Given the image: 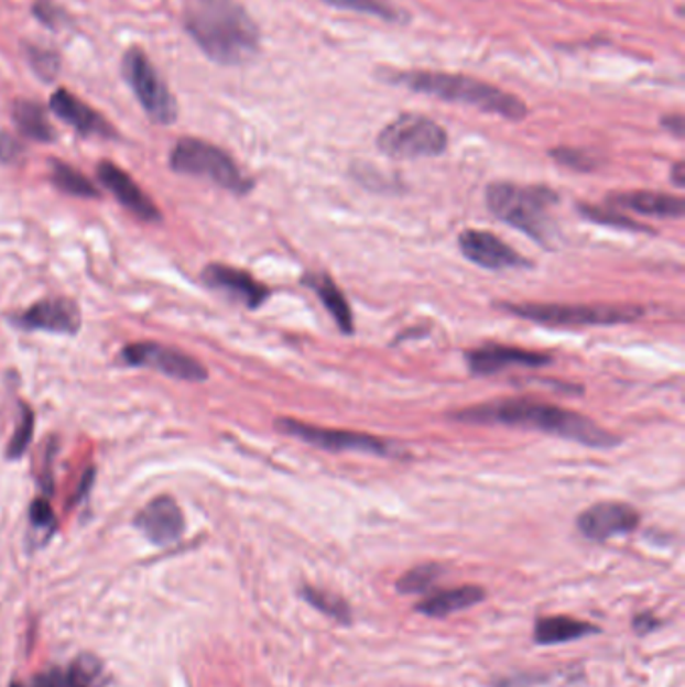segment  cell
Listing matches in <instances>:
<instances>
[{
	"label": "cell",
	"instance_id": "25",
	"mask_svg": "<svg viewBox=\"0 0 685 687\" xmlns=\"http://www.w3.org/2000/svg\"><path fill=\"white\" fill-rule=\"evenodd\" d=\"M302 597L308 601L312 608L318 609L324 615L336 619L338 623L342 625H350L352 623V611L350 606L344 601L342 597L336 596V593H328V591H322L316 587H302Z\"/></svg>",
	"mask_w": 685,
	"mask_h": 687
},
{
	"label": "cell",
	"instance_id": "23",
	"mask_svg": "<svg viewBox=\"0 0 685 687\" xmlns=\"http://www.w3.org/2000/svg\"><path fill=\"white\" fill-rule=\"evenodd\" d=\"M599 628L567 615H551L535 621L533 637L539 645H557V643L575 642L587 635L599 633Z\"/></svg>",
	"mask_w": 685,
	"mask_h": 687
},
{
	"label": "cell",
	"instance_id": "8",
	"mask_svg": "<svg viewBox=\"0 0 685 687\" xmlns=\"http://www.w3.org/2000/svg\"><path fill=\"white\" fill-rule=\"evenodd\" d=\"M123 77L153 123L160 126L175 123L177 119L175 97L139 46H131L127 51L123 57Z\"/></svg>",
	"mask_w": 685,
	"mask_h": 687
},
{
	"label": "cell",
	"instance_id": "27",
	"mask_svg": "<svg viewBox=\"0 0 685 687\" xmlns=\"http://www.w3.org/2000/svg\"><path fill=\"white\" fill-rule=\"evenodd\" d=\"M322 2L330 4L334 9L370 14V17H377L380 21H387V23L406 21L404 12L399 11L396 7H392L390 2H384V0H322Z\"/></svg>",
	"mask_w": 685,
	"mask_h": 687
},
{
	"label": "cell",
	"instance_id": "36",
	"mask_svg": "<svg viewBox=\"0 0 685 687\" xmlns=\"http://www.w3.org/2000/svg\"><path fill=\"white\" fill-rule=\"evenodd\" d=\"M665 129L674 131L675 138H682L684 135V117L682 115H670L662 121Z\"/></svg>",
	"mask_w": 685,
	"mask_h": 687
},
{
	"label": "cell",
	"instance_id": "30",
	"mask_svg": "<svg viewBox=\"0 0 685 687\" xmlns=\"http://www.w3.org/2000/svg\"><path fill=\"white\" fill-rule=\"evenodd\" d=\"M33 428H35V414L29 406H23L21 421H19V426H17L9 450H7L9 458H19L23 455L26 447H29V443H31V438H33Z\"/></svg>",
	"mask_w": 685,
	"mask_h": 687
},
{
	"label": "cell",
	"instance_id": "9",
	"mask_svg": "<svg viewBox=\"0 0 685 687\" xmlns=\"http://www.w3.org/2000/svg\"><path fill=\"white\" fill-rule=\"evenodd\" d=\"M275 430L282 435L294 436L297 440L322 448L331 452H368L377 457H396L402 452L396 445L389 443L387 438L355 433V430H338V428H324L314 424L302 423L296 418H278Z\"/></svg>",
	"mask_w": 685,
	"mask_h": 687
},
{
	"label": "cell",
	"instance_id": "35",
	"mask_svg": "<svg viewBox=\"0 0 685 687\" xmlns=\"http://www.w3.org/2000/svg\"><path fill=\"white\" fill-rule=\"evenodd\" d=\"M657 623H660V621L655 619V615H653L651 611H643V613L635 615V619H633V628H635V631H638L640 635H648V633H651V631L657 628Z\"/></svg>",
	"mask_w": 685,
	"mask_h": 687
},
{
	"label": "cell",
	"instance_id": "7",
	"mask_svg": "<svg viewBox=\"0 0 685 687\" xmlns=\"http://www.w3.org/2000/svg\"><path fill=\"white\" fill-rule=\"evenodd\" d=\"M378 150L394 160L438 157L446 151L448 138L443 127L424 115L402 113L390 121L377 138Z\"/></svg>",
	"mask_w": 685,
	"mask_h": 687
},
{
	"label": "cell",
	"instance_id": "3",
	"mask_svg": "<svg viewBox=\"0 0 685 687\" xmlns=\"http://www.w3.org/2000/svg\"><path fill=\"white\" fill-rule=\"evenodd\" d=\"M387 80L411 91L443 99L448 103L469 105L485 113L499 115L509 121L525 119L526 105L511 92L485 80L436 70H392Z\"/></svg>",
	"mask_w": 685,
	"mask_h": 687
},
{
	"label": "cell",
	"instance_id": "34",
	"mask_svg": "<svg viewBox=\"0 0 685 687\" xmlns=\"http://www.w3.org/2000/svg\"><path fill=\"white\" fill-rule=\"evenodd\" d=\"M31 523L33 527L46 531V533H53L57 527L53 506L46 503L45 499H36L35 503L31 504Z\"/></svg>",
	"mask_w": 685,
	"mask_h": 687
},
{
	"label": "cell",
	"instance_id": "2",
	"mask_svg": "<svg viewBox=\"0 0 685 687\" xmlns=\"http://www.w3.org/2000/svg\"><path fill=\"white\" fill-rule=\"evenodd\" d=\"M183 24L219 65H243L260 51V29L238 0H189Z\"/></svg>",
	"mask_w": 685,
	"mask_h": 687
},
{
	"label": "cell",
	"instance_id": "4",
	"mask_svg": "<svg viewBox=\"0 0 685 687\" xmlns=\"http://www.w3.org/2000/svg\"><path fill=\"white\" fill-rule=\"evenodd\" d=\"M485 199L494 218L548 246V238L553 236L548 209L559 201V195L551 187L499 182L487 187Z\"/></svg>",
	"mask_w": 685,
	"mask_h": 687
},
{
	"label": "cell",
	"instance_id": "26",
	"mask_svg": "<svg viewBox=\"0 0 685 687\" xmlns=\"http://www.w3.org/2000/svg\"><path fill=\"white\" fill-rule=\"evenodd\" d=\"M445 572V567L438 563H424L414 567L411 571L404 572L396 581V591L402 596H418L426 593L433 587L438 577Z\"/></svg>",
	"mask_w": 685,
	"mask_h": 687
},
{
	"label": "cell",
	"instance_id": "17",
	"mask_svg": "<svg viewBox=\"0 0 685 687\" xmlns=\"http://www.w3.org/2000/svg\"><path fill=\"white\" fill-rule=\"evenodd\" d=\"M97 177L117 197V201L133 211L138 218L160 221V209L121 167H117L111 161H104L97 165Z\"/></svg>",
	"mask_w": 685,
	"mask_h": 687
},
{
	"label": "cell",
	"instance_id": "14",
	"mask_svg": "<svg viewBox=\"0 0 685 687\" xmlns=\"http://www.w3.org/2000/svg\"><path fill=\"white\" fill-rule=\"evenodd\" d=\"M467 364L475 377H492L507 368H539L551 364V358L517 346L487 344L467 352Z\"/></svg>",
	"mask_w": 685,
	"mask_h": 687
},
{
	"label": "cell",
	"instance_id": "21",
	"mask_svg": "<svg viewBox=\"0 0 685 687\" xmlns=\"http://www.w3.org/2000/svg\"><path fill=\"white\" fill-rule=\"evenodd\" d=\"M482 599H485V589L482 587H479V585H463V587L446 589V591H441V593L426 597L414 609L418 613L426 615V618H448V615H453L457 611L477 606Z\"/></svg>",
	"mask_w": 685,
	"mask_h": 687
},
{
	"label": "cell",
	"instance_id": "20",
	"mask_svg": "<svg viewBox=\"0 0 685 687\" xmlns=\"http://www.w3.org/2000/svg\"><path fill=\"white\" fill-rule=\"evenodd\" d=\"M31 687H104L101 664L91 655H79L69 667H51L33 679Z\"/></svg>",
	"mask_w": 685,
	"mask_h": 687
},
{
	"label": "cell",
	"instance_id": "31",
	"mask_svg": "<svg viewBox=\"0 0 685 687\" xmlns=\"http://www.w3.org/2000/svg\"><path fill=\"white\" fill-rule=\"evenodd\" d=\"M33 14L41 23L48 26V29H53V31L65 26L67 21H69L67 12L57 7L53 0H36L35 4H33Z\"/></svg>",
	"mask_w": 685,
	"mask_h": 687
},
{
	"label": "cell",
	"instance_id": "29",
	"mask_svg": "<svg viewBox=\"0 0 685 687\" xmlns=\"http://www.w3.org/2000/svg\"><path fill=\"white\" fill-rule=\"evenodd\" d=\"M29 61H31V67L35 70L36 75L41 79L53 80L61 70V58L57 53L48 51V48H39V46H29Z\"/></svg>",
	"mask_w": 685,
	"mask_h": 687
},
{
	"label": "cell",
	"instance_id": "10",
	"mask_svg": "<svg viewBox=\"0 0 685 687\" xmlns=\"http://www.w3.org/2000/svg\"><path fill=\"white\" fill-rule=\"evenodd\" d=\"M123 360L129 367L153 368L172 379L204 382L207 370L192 356L183 355L167 346L155 342L129 344L123 350Z\"/></svg>",
	"mask_w": 685,
	"mask_h": 687
},
{
	"label": "cell",
	"instance_id": "22",
	"mask_svg": "<svg viewBox=\"0 0 685 687\" xmlns=\"http://www.w3.org/2000/svg\"><path fill=\"white\" fill-rule=\"evenodd\" d=\"M304 286L309 287L318 298H320L324 308L330 312L331 318L338 324L340 332H355V320H352V309L350 304L344 298L342 290L336 286V282L330 275L326 274H308L302 280Z\"/></svg>",
	"mask_w": 685,
	"mask_h": 687
},
{
	"label": "cell",
	"instance_id": "18",
	"mask_svg": "<svg viewBox=\"0 0 685 687\" xmlns=\"http://www.w3.org/2000/svg\"><path fill=\"white\" fill-rule=\"evenodd\" d=\"M51 111L69 123L80 135H99V138H115L113 127L107 123L104 115L97 113L93 107L83 103L67 89H58L51 97Z\"/></svg>",
	"mask_w": 685,
	"mask_h": 687
},
{
	"label": "cell",
	"instance_id": "28",
	"mask_svg": "<svg viewBox=\"0 0 685 687\" xmlns=\"http://www.w3.org/2000/svg\"><path fill=\"white\" fill-rule=\"evenodd\" d=\"M53 184L65 194L77 195V197H99V189L83 173L61 161H53Z\"/></svg>",
	"mask_w": 685,
	"mask_h": 687
},
{
	"label": "cell",
	"instance_id": "11",
	"mask_svg": "<svg viewBox=\"0 0 685 687\" xmlns=\"http://www.w3.org/2000/svg\"><path fill=\"white\" fill-rule=\"evenodd\" d=\"M641 516L628 503H597L585 509L577 519V528L583 537L604 543L617 535H629L640 525Z\"/></svg>",
	"mask_w": 685,
	"mask_h": 687
},
{
	"label": "cell",
	"instance_id": "16",
	"mask_svg": "<svg viewBox=\"0 0 685 687\" xmlns=\"http://www.w3.org/2000/svg\"><path fill=\"white\" fill-rule=\"evenodd\" d=\"M135 527L145 537L157 545L167 547L175 541H180L185 528L182 509L173 501L172 497H160L135 516Z\"/></svg>",
	"mask_w": 685,
	"mask_h": 687
},
{
	"label": "cell",
	"instance_id": "5",
	"mask_svg": "<svg viewBox=\"0 0 685 687\" xmlns=\"http://www.w3.org/2000/svg\"><path fill=\"white\" fill-rule=\"evenodd\" d=\"M501 308L523 320L548 328H581V326H613L629 324L643 316V308L633 304H499Z\"/></svg>",
	"mask_w": 685,
	"mask_h": 687
},
{
	"label": "cell",
	"instance_id": "32",
	"mask_svg": "<svg viewBox=\"0 0 685 687\" xmlns=\"http://www.w3.org/2000/svg\"><path fill=\"white\" fill-rule=\"evenodd\" d=\"M551 157H555V161H559L561 165H567L577 172H591L597 167V161L585 151L563 150L561 148V150L551 151Z\"/></svg>",
	"mask_w": 685,
	"mask_h": 687
},
{
	"label": "cell",
	"instance_id": "19",
	"mask_svg": "<svg viewBox=\"0 0 685 687\" xmlns=\"http://www.w3.org/2000/svg\"><path fill=\"white\" fill-rule=\"evenodd\" d=\"M609 206L619 209H629L641 216H653V218L679 219L684 216L685 206L682 197L675 195L660 194V192H626V194H613L607 199Z\"/></svg>",
	"mask_w": 685,
	"mask_h": 687
},
{
	"label": "cell",
	"instance_id": "33",
	"mask_svg": "<svg viewBox=\"0 0 685 687\" xmlns=\"http://www.w3.org/2000/svg\"><path fill=\"white\" fill-rule=\"evenodd\" d=\"M581 211L585 214V218L594 219L597 223H607V226H617V228L641 229V231H651L650 228L635 223L629 218H623L619 214H611V211H601L599 207L581 206Z\"/></svg>",
	"mask_w": 685,
	"mask_h": 687
},
{
	"label": "cell",
	"instance_id": "37",
	"mask_svg": "<svg viewBox=\"0 0 685 687\" xmlns=\"http://www.w3.org/2000/svg\"><path fill=\"white\" fill-rule=\"evenodd\" d=\"M684 172H685L684 163H682V161H679V163H675L674 182H675V185H677V187H684V184H685Z\"/></svg>",
	"mask_w": 685,
	"mask_h": 687
},
{
	"label": "cell",
	"instance_id": "1",
	"mask_svg": "<svg viewBox=\"0 0 685 687\" xmlns=\"http://www.w3.org/2000/svg\"><path fill=\"white\" fill-rule=\"evenodd\" d=\"M450 416L458 423L491 424V426L501 424V426L531 428V430L559 436V438L573 440L589 448H613L621 443L619 436L604 430L601 426H597V423L583 414L565 411L547 402L529 401V399L487 402L479 406H470L467 411H458Z\"/></svg>",
	"mask_w": 685,
	"mask_h": 687
},
{
	"label": "cell",
	"instance_id": "6",
	"mask_svg": "<svg viewBox=\"0 0 685 687\" xmlns=\"http://www.w3.org/2000/svg\"><path fill=\"white\" fill-rule=\"evenodd\" d=\"M170 163L173 172L207 177L233 194L246 195L252 189V182L240 172L236 161L226 151L202 139H180L173 148Z\"/></svg>",
	"mask_w": 685,
	"mask_h": 687
},
{
	"label": "cell",
	"instance_id": "24",
	"mask_svg": "<svg viewBox=\"0 0 685 687\" xmlns=\"http://www.w3.org/2000/svg\"><path fill=\"white\" fill-rule=\"evenodd\" d=\"M12 121L24 138L48 143L55 139V129L46 119L45 109L35 101H17L12 105Z\"/></svg>",
	"mask_w": 685,
	"mask_h": 687
},
{
	"label": "cell",
	"instance_id": "13",
	"mask_svg": "<svg viewBox=\"0 0 685 687\" xmlns=\"http://www.w3.org/2000/svg\"><path fill=\"white\" fill-rule=\"evenodd\" d=\"M12 324L21 330L77 334L80 328V312L77 304L67 298L43 299L24 309L23 314H17Z\"/></svg>",
	"mask_w": 685,
	"mask_h": 687
},
{
	"label": "cell",
	"instance_id": "12",
	"mask_svg": "<svg viewBox=\"0 0 685 687\" xmlns=\"http://www.w3.org/2000/svg\"><path fill=\"white\" fill-rule=\"evenodd\" d=\"M458 248L472 264L487 270H511L529 268L531 262L525 255L514 252L509 243L485 229H467L458 236Z\"/></svg>",
	"mask_w": 685,
	"mask_h": 687
},
{
	"label": "cell",
	"instance_id": "15",
	"mask_svg": "<svg viewBox=\"0 0 685 687\" xmlns=\"http://www.w3.org/2000/svg\"><path fill=\"white\" fill-rule=\"evenodd\" d=\"M204 282L217 292H224L236 302H240L248 309H258L265 299L270 298V290L260 284L253 275L229 268L224 264H209L204 270Z\"/></svg>",
	"mask_w": 685,
	"mask_h": 687
}]
</instances>
